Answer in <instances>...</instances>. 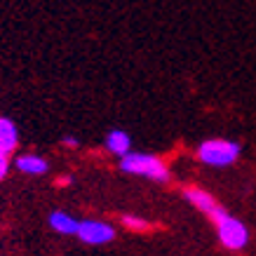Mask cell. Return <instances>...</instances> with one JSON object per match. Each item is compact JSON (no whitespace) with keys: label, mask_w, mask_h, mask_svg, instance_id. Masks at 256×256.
<instances>
[{"label":"cell","mask_w":256,"mask_h":256,"mask_svg":"<svg viewBox=\"0 0 256 256\" xmlns=\"http://www.w3.org/2000/svg\"><path fill=\"white\" fill-rule=\"evenodd\" d=\"M50 226L54 228L56 233H64V235L78 233V221L73 216H68V214H64V212H54L50 216Z\"/></svg>","instance_id":"obj_7"},{"label":"cell","mask_w":256,"mask_h":256,"mask_svg":"<svg viewBox=\"0 0 256 256\" xmlns=\"http://www.w3.org/2000/svg\"><path fill=\"white\" fill-rule=\"evenodd\" d=\"M122 221H124V226L132 228V230H146L148 228L146 221H144V218H136V216H124Z\"/></svg>","instance_id":"obj_10"},{"label":"cell","mask_w":256,"mask_h":256,"mask_svg":"<svg viewBox=\"0 0 256 256\" xmlns=\"http://www.w3.org/2000/svg\"><path fill=\"white\" fill-rule=\"evenodd\" d=\"M76 235L87 244H106L116 238V230L104 221H80Z\"/></svg>","instance_id":"obj_4"},{"label":"cell","mask_w":256,"mask_h":256,"mask_svg":"<svg viewBox=\"0 0 256 256\" xmlns=\"http://www.w3.org/2000/svg\"><path fill=\"white\" fill-rule=\"evenodd\" d=\"M240 156V146L226 139H212L200 146V160L214 167H228Z\"/></svg>","instance_id":"obj_3"},{"label":"cell","mask_w":256,"mask_h":256,"mask_svg":"<svg viewBox=\"0 0 256 256\" xmlns=\"http://www.w3.org/2000/svg\"><path fill=\"white\" fill-rule=\"evenodd\" d=\"M186 200L190 202L193 207H198L200 212H204V214H212V212L216 210V202H214V198H212L210 193L200 190V188H188V190H186Z\"/></svg>","instance_id":"obj_6"},{"label":"cell","mask_w":256,"mask_h":256,"mask_svg":"<svg viewBox=\"0 0 256 256\" xmlns=\"http://www.w3.org/2000/svg\"><path fill=\"white\" fill-rule=\"evenodd\" d=\"M124 172L130 174H139V176L153 178V181H167L170 172L164 167V162L156 156H144V153H124L122 162H120Z\"/></svg>","instance_id":"obj_1"},{"label":"cell","mask_w":256,"mask_h":256,"mask_svg":"<svg viewBox=\"0 0 256 256\" xmlns=\"http://www.w3.org/2000/svg\"><path fill=\"white\" fill-rule=\"evenodd\" d=\"M130 146H132V139H130L124 132H120V130L110 132L108 139H106V148H108L110 153H116V156H124V153H130Z\"/></svg>","instance_id":"obj_8"},{"label":"cell","mask_w":256,"mask_h":256,"mask_svg":"<svg viewBox=\"0 0 256 256\" xmlns=\"http://www.w3.org/2000/svg\"><path fill=\"white\" fill-rule=\"evenodd\" d=\"M16 141H19V134H16L14 122H10L8 118H0V153L10 156L16 148Z\"/></svg>","instance_id":"obj_5"},{"label":"cell","mask_w":256,"mask_h":256,"mask_svg":"<svg viewBox=\"0 0 256 256\" xmlns=\"http://www.w3.org/2000/svg\"><path fill=\"white\" fill-rule=\"evenodd\" d=\"M8 167H10L8 156H5V153H0V178L8 176Z\"/></svg>","instance_id":"obj_11"},{"label":"cell","mask_w":256,"mask_h":256,"mask_svg":"<svg viewBox=\"0 0 256 256\" xmlns=\"http://www.w3.org/2000/svg\"><path fill=\"white\" fill-rule=\"evenodd\" d=\"M214 221H216V228H218V238H221V242H224V247L228 249H242L244 244H247V228H244V224L242 221H238V218L228 216L221 207H216V210L210 214Z\"/></svg>","instance_id":"obj_2"},{"label":"cell","mask_w":256,"mask_h":256,"mask_svg":"<svg viewBox=\"0 0 256 256\" xmlns=\"http://www.w3.org/2000/svg\"><path fill=\"white\" fill-rule=\"evenodd\" d=\"M16 167H19L24 174H45L47 172V162L38 156H22L16 160Z\"/></svg>","instance_id":"obj_9"},{"label":"cell","mask_w":256,"mask_h":256,"mask_svg":"<svg viewBox=\"0 0 256 256\" xmlns=\"http://www.w3.org/2000/svg\"><path fill=\"white\" fill-rule=\"evenodd\" d=\"M64 144H66V146H78V141L73 139V136H66V139H64Z\"/></svg>","instance_id":"obj_12"}]
</instances>
